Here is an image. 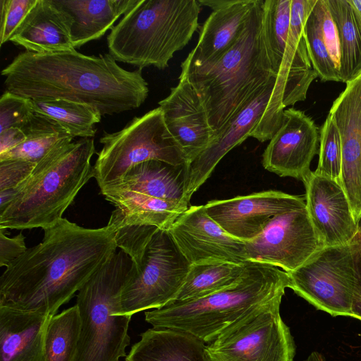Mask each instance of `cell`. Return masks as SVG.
Listing matches in <instances>:
<instances>
[{"instance_id":"cell-1","label":"cell","mask_w":361,"mask_h":361,"mask_svg":"<svg viewBox=\"0 0 361 361\" xmlns=\"http://www.w3.org/2000/svg\"><path fill=\"white\" fill-rule=\"evenodd\" d=\"M116 248L108 226L86 228L62 218L6 267L0 276V305L54 315Z\"/></svg>"},{"instance_id":"cell-2","label":"cell","mask_w":361,"mask_h":361,"mask_svg":"<svg viewBox=\"0 0 361 361\" xmlns=\"http://www.w3.org/2000/svg\"><path fill=\"white\" fill-rule=\"evenodd\" d=\"M142 69L130 71L109 54L24 51L1 71L6 90L30 99H61L91 105L102 116L140 107L149 94Z\"/></svg>"},{"instance_id":"cell-3","label":"cell","mask_w":361,"mask_h":361,"mask_svg":"<svg viewBox=\"0 0 361 361\" xmlns=\"http://www.w3.org/2000/svg\"><path fill=\"white\" fill-rule=\"evenodd\" d=\"M180 68L179 78L199 95L215 137L259 90L277 78L265 37L263 0L257 1L245 30L220 58L207 63L185 59Z\"/></svg>"},{"instance_id":"cell-4","label":"cell","mask_w":361,"mask_h":361,"mask_svg":"<svg viewBox=\"0 0 361 361\" xmlns=\"http://www.w3.org/2000/svg\"><path fill=\"white\" fill-rule=\"evenodd\" d=\"M69 139L38 162L18 187L1 191L9 204L0 211V228L43 230L56 224L80 190L93 178V138Z\"/></svg>"},{"instance_id":"cell-5","label":"cell","mask_w":361,"mask_h":361,"mask_svg":"<svg viewBox=\"0 0 361 361\" xmlns=\"http://www.w3.org/2000/svg\"><path fill=\"white\" fill-rule=\"evenodd\" d=\"M288 273L262 262H247L238 283L194 299L173 300L145 312L153 328H167L194 335L206 344L260 305L283 297L289 288Z\"/></svg>"},{"instance_id":"cell-6","label":"cell","mask_w":361,"mask_h":361,"mask_svg":"<svg viewBox=\"0 0 361 361\" xmlns=\"http://www.w3.org/2000/svg\"><path fill=\"white\" fill-rule=\"evenodd\" d=\"M196 0H137L107 36L109 54L138 68L164 70L199 27Z\"/></svg>"},{"instance_id":"cell-7","label":"cell","mask_w":361,"mask_h":361,"mask_svg":"<svg viewBox=\"0 0 361 361\" xmlns=\"http://www.w3.org/2000/svg\"><path fill=\"white\" fill-rule=\"evenodd\" d=\"M133 262L120 250L77 295L81 329L73 361H119L129 345L130 316L120 315L121 295Z\"/></svg>"},{"instance_id":"cell-8","label":"cell","mask_w":361,"mask_h":361,"mask_svg":"<svg viewBox=\"0 0 361 361\" xmlns=\"http://www.w3.org/2000/svg\"><path fill=\"white\" fill-rule=\"evenodd\" d=\"M289 288L317 310L353 317L361 298V235L349 243L324 246L294 271Z\"/></svg>"},{"instance_id":"cell-9","label":"cell","mask_w":361,"mask_h":361,"mask_svg":"<svg viewBox=\"0 0 361 361\" xmlns=\"http://www.w3.org/2000/svg\"><path fill=\"white\" fill-rule=\"evenodd\" d=\"M317 0H263L265 37L286 108L305 100L317 74L311 63L303 30Z\"/></svg>"},{"instance_id":"cell-10","label":"cell","mask_w":361,"mask_h":361,"mask_svg":"<svg viewBox=\"0 0 361 361\" xmlns=\"http://www.w3.org/2000/svg\"><path fill=\"white\" fill-rule=\"evenodd\" d=\"M99 142L103 147L93 166V178L100 189L119 184L129 169L145 161L188 165L159 106L134 117L119 131L104 132Z\"/></svg>"},{"instance_id":"cell-11","label":"cell","mask_w":361,"mask_h":361,"mask_svg":"<svg viewBox=\"0 0 361 361\" xmlns=\"http://www.w3.org/2000/svg\"><path fill=\"white\" fill-rule=\"evenodd\" d=\"M133 265L121 295L120 315L160 308L175 300L190 264L167 231L158 229Z\"/></svg>"},{"instance_id":"cell-12","label":"cell","mask_w":361,"mask_h":361,"mask_svg":"<svg viewBox=\"0 0 361 361\" xmlns=\"http://www.w3.org/2000/svg\"><path fill=\"white\" fill-rule=\"evenodd\" d=\"M285 107L277 78L259 90L245 107L218 133L209 145L190 164L185 199L207 180L221 159L249 137L270 140L281 125Z\"/></svg>"},{"instance_id":"cell-13","label":"cell","mask_w":361,"mask_h":361,"mask_svg":"<svg viewBox=\"0 0 361 361\" xmlns=\"http://www.w3.org/2000/svg\"><path fill=\"white\" fill-rule=\"evenodd\" d=\"M281 299L260 305L208 343L210 361H294L295 344L280 314Z\"/></svg>"},{"instance_id":"cell-14","label":"cell","mask_w":361,"mask_h":361,"mask_svg":"<svg viewBox=\"0 0 361 361\" xmlns=\"http://www.w3.org/2000/svg\"><path fill=\"white\" fill-rule=\"evenodd\" d=\"M247 262L295 270L323 247L306 207L272 217L262 231L245 241Z\"/></svg>"},{"instance_id":"cell-15","label":"cell","mask_w":361,"mask_h":361,"mask_svg":"<svg viewBox=\"0 0 361 361\" xmlns=\"http://www.w3.org/2000/svg\"><path fill=\"white\" fill-rule=\"evenodd\" d=\"M167 231L190 265L247 262L245 243L226 233L209 217L204 205H190Z\"/></svg>"},{"instance_id":"cell-16","label":"cell","mask_w":361,"mask_h":361,"mask_svg":"<svg viewBox=\"0 0 361 361\" xmlns=\"http://www.w3.org/2000/svg\"><path fill=\"white\" fill-rule=\"evenodd\" d=\"M305 206L302 196L269 190L211 200L204 208L209 217L226 233L245 242L259 235L272 217Z\"/></svg>"},{"instance_id":"cell-17","label":"cell","mask_w":361,"mask_h":361,"mask_svg":"<svg viewBox=\"0 0 361 361\" xmlns=\"http://www.w3.org/2000/svg\"><path fill=\"white\" fill-rule=\"evenodd\" d=\"M319 133L314 121L303 111L285 109L281 125L262 154L264 168L281 177L304 181L318 152Z\"/></svg>"},{"instance_id":"cell-18","label":"cell","mask_w":361,"mask_h":361,"mask_svg":"<svg viewBox=\"0 0 361 361\" xmlns=\"http://www.w3.org/2000/svg\"><path fill=\"white\" fill-rule=\"evenodd\" d=\"M303 183L305 207L323 246L353 241L357 221L341 182L311 171Z\"/></svg>"},{"instance_id":"cell-19","label":"cell","mask_w":361,"mask_h":361,"mask_svg":"<svg viewBox=\"0 0 361 361\" xmlns=\"http://www.w3.org/2000/svg\"><path fill=\"white\" fill-rule=\"evenodd\" d=\"M329 114L341 140V183L357 221L361 216V72L346 82Z\"/></svg>"},{"instance_id":"cell-20","label":"cell","mask_w":361,"mask_h":361,"mask_svg":"<svg viewBox=\"0 0 361 361\" xmlns=\"http://www.w3.org/2000/svg\"><path fill=\"white\" fill-rule=\"evenodd\" d=\"M159 106L189 166L214 137L201 99L185 80L179 78L169 96L159 102Z\"/></svg>"},{"instance_id":"cell-21","label":"cell","mask_w":361,"mask_h":361,"mask_svg":"<svg viewBox=\"0 0 361 361\" xmlns=\"http://www.w3.org/2000/svg\"><path fill=\"white\" fill-rule=\"evenodd\" d=\"M257 0H199L212 10L201 27L196 47L187 61L207 63L220 58L245 28Z\"/></svg>"},{"instance_id":"cell-22","label":"cell","mask_w":361,"mask_h":361,"mask_svg":"<svg viewBox=\"0 0 361 361\" xmlns=\"http://www.w3.org/2000/svg\"><path fill=\"white\" fill-rule=\"evenodd\" d=\"M71 28L70 18L52 0H37L10 41L37 54L73 51Z\"/></svg>"},{"instance_id":"cell-23","label":"cell","mask_w":361,"mask_h":361,"mask_svg":"<svg viewBox=\"0 0 361 361\" xmlns=\"http://www.w3.org/2000/svg\"><path fill=\"white\" fill-rule=\"evenodd\" d=\"M52 316L0 305V361H44L46 329Z\"/></svg>"},{"instance_id":"cell-24","label":"cell","mask_w":361,"mask_h":361,"mask_svg":"<svg viewBox=\"0 0 361 361\" xmlns=\"http://www.w3.org/2000/svg\"><path fill=\"white\" fill-rule=\"evenodd\" d=\"M101 190L105 198L114 204L109 227L122 225H146L168 231L178 217L190 206L109 185Z\"/></svg>"},{"instance_id":"cell-25","label":"cell","mask_w":361,"mask_h":361,"mask_svg":"<svg viewBox=\"0 0 361 361\" xmlns=\"http://www.w3.org/2000/svg\"><path fill=\"white\" fill-rule=\"evenodd\" d=\"M71 19L75 49L98 39L124 16L137 0H52Z\"/></svg>"},{"instance_id":"cell-26","label":"cell","mask_w":361,"mask_h":361,"mask_svg":"<svg viewBox=\"0 0 361 361\" xmlns=\"http://www.w3.org/2000/svg\"><path fill=\"white\" fill-rule=\"evenodd\" d=\"M205 344L185 331L152 327L140 335L126 361H210Z\"/></svg>"},{"instance_id":"cell-27","label":"cell","mask_w":361,"mask_h":361,"mask_svg":"<svg viewBox=\"0 0 361 361\" xmlns=\"http://www.w3.org/2000/svg\"><path fill=\"white\" fill-rule=\"evenodd\" d=\"M188 166L150 160L133 166L114 185L150 197L190 204L185 199Z\"/></svg>"},{"instance_id":"cell-28","label":"cell","mask_w":361,"mask_h":361,"mask_svg":"<svg viewBox=\"0 0 361 361\" xmlns=\"http://www.w3.org/2000/svg\"><path fill=\"white\" fill-rule=\"evenodd\" d=\"M25 140L0 155V160L21 159L37 164L56 145L73 137L56 121L35 112L21 128Z\"/></svg>"},{"instance_id":"cell-29","label":"cell","mask_w":361,"mask_h":361,"mask_svg":"<svg viewBox=\"0 0 361 361\" xmlns=\"http://www.w3.org/2000/svg\"><path fill=\"white\" fill-rule=\"evenodd\" d=\"M341 51L340 75L347 82L361 72V23L348 0H327Z\"/></svg>"},{"instance_id":"cell-30","label":"cell","mask_w":361,"mask_h":361,"mask_svg":"<svg viewBox=\"0 0 361 361\" xmlns=\"http://www.w3.org/2000/svg\"><path fill=\"white\" fill-rule=\"evenodd\" d=\"M245 265L224 262L191 264L174 300L200 298L232 286L242 278Z\"/></svg>"},{"instance_id":"cell-31","label":"cell","mask_w":361,"mask_h":361,"mask_svg":"<svg viewBox=\"0 0 361 361\" xmlns=\"http://www.w3.org/2000/svg\"><path fill=\"white\" fill-rule=\"evenodd\" d=\"M31 101L34 112L54 120L73 138H92L97 131L94 125L102 116L99 109L84 103L61 99Z\"/></svg>"},{"instance_id":"cell-32","label":"cell","mask_w":361,"mask_h":361,"mask_svg":"<svg viewBox=\"0 0 361 361\" xmlns=\"http://www.w3.org/2000/svg\"><path fill=\"white\" fill-rule=\"evenodd\" d=\"M80 329L76 305L53 315L46 329L44 361H73Z\"/></svg>"},{"instance_id":"cell-33","label":"cell","mask_w":361,"mask_h":361,"mask_svg":"<svg viewBox=\"0 0 361 361\" xmlns=\"http://www.w3.org/2000/svg\"><path fill=\"white\" fill-rule=\"evenodd\" d=\"M302 37L312 67L320 80L341 82L339 71L329 54L319 23L312 11L305 25Z\"/></svg>"},{"instance_id":"cell-34","label":"cell","mask_w":361,"mask_h":361,"mask_svg":"<svg viewBox=\"0 0 361 361\" xmlns=\"http://www.w3.org/2000/svg\"><path fill=\"white\" fill-rule=\"evenodd\" d=\"M341 135L332 116L329 113L320 129L319 161L314 171L341 182Z\"/></svg>"},{"instance_id":"cell-35","label":"cell","mask_w":361,"mask_h":361,"mask_svg":"<svg viewBox=\"0 0 361 361\" xmlns=\"http://www.w3.org/2000/svg\"><path fill=\"white\" fill-rule=\"evenodd\" d=\"M33 113L30 99L6 90L0 98V133L22 128Z\"/></svg>"},{"instance_id":"cell-36","label":"cell","mask_w":361,"mask_h":361,"mask_svg":"<svg viewBox=\"0 0 361 361\" xmlns=\"http://www.w3.org/2000/svg\"><path fill=\"white\" fill-rule=\"evenodd\" d=\"M37 0H1L0 45L10 41Z\"/></svg>"},{"instance_id":"cell-37","label":"cell","mask_w":361,"mask_h":361,"mask_svg":"<svg viewBox=\"0 0 361 361\" xmlns=\"http://www.w3.org/2000/svg\"><path fill=\"white\" fill-rule=\"evenodd\" d=\"M312 12L319 23L322 35L329 54L339 71L341 51L338 34L327 0H317Z\"/></svg>"},{"instance_id":"cell-38","label":"cell","mask_w":361,"mask_h":361,"mask_svg":"<svg viewBox=\"0 0 361 361\" xmlns=\"http://www.w3.org/2000/svg\"><path fill=\"white\" fill-rule=\"evenodd\" d=\"M36 165L21 159L0 160V191L18 187L30 177Z\"/></svg>"},{"instance_id":"cell-39","label":"cell","mask_w":361,"mask_h":361,"mask_svg":"<svg viewBox=\"0 0 361 361\" xmlns=\"http://www.w3.org/2000/svg\"><path fill=\"white\" fill-rule=\"evenodd\" d=\"M5 230L0 228V267H7L20 257L27 248L23 234L9 238L4 234Z\"/></svg>"},{"instance_id":"cell-40","label":"cell","mask_w":361,"mask_h":361,"mask_svg":"<svg viewBox=\"0 0 361 361\" xmlns=\"http://www.w3.org/2000/svg\"><path fill=\"white\" fill-rule=\"evenodd\" d=\"M25 140L21 128H11L0 133V155L15 148Z\"/></svg>"},{"instance_id":"cell-41","label":"cell","mask_w":361,"mask_h":361,"mask_svg":"<svg viewBox=\"0 0 361 361\" xmlns=\"http://www.w3.org/2000/svg\"><path fill=\"white\" fill-rule=\"evenodd\" d=\"M361 23V0H348Z\"/></svg>"},{"instance_id":"cell-42","label":"cell","mask_w":361,"mask_h":361,"mask_svg":"<svg viewBox=\"0 0 361 361\" xmlns=\"http://www.w3.org/2000/svg\"><path fill=\"white\" fill-rule=\"evenodd\" d=\"M304 361H326L324 356L317 352V351H313L304 360Z\"/></svg>"},{"instance_id":"cell-43","label":"cell","mask_w":361,"mask_h":361,"mask_svg":"<svg viewBox=\"0 0 361 361\" xmlns=\"http://www.w3.org/2000/svg\"><path fill=\"white\" fill-rule=\"evenodd\" d=\"M353 318L361 321V298L353 307Z\"/></svg>"},{"instance_id":"cell-44","label":"cell","mask_w":361,"mask_h":361,"mask_svg":"<svg viewBox=\"0 0 361 361\" xmlns=\"http://www.w3.org/2000/svg\"><path fill=\"white\" fill-rule=\"evenodd\" d=\"M358 232L361 235V216L357 221Z\"/></svg>"}]
</instances>
